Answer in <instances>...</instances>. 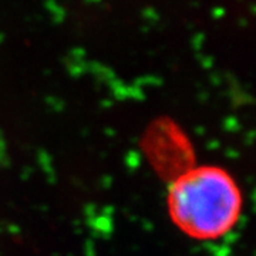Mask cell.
Listing matches in <instances>:
<instances>
[{"label":"cell","mask_w":256,"mask_h":256,"mask_svg":"<svg viewBox=\"0 0 256 256\" xmlns=\"http://www.w3.org/2000/svg\"><path fill=\"white\" fill-rule=\"evenodd\" d=\"M242 192L235 178L216 165L195 166L171 184L168 215L186 236L214 240L225 236L239 220Z\"/></svg>","instance_id":"1"}]
</instances>
